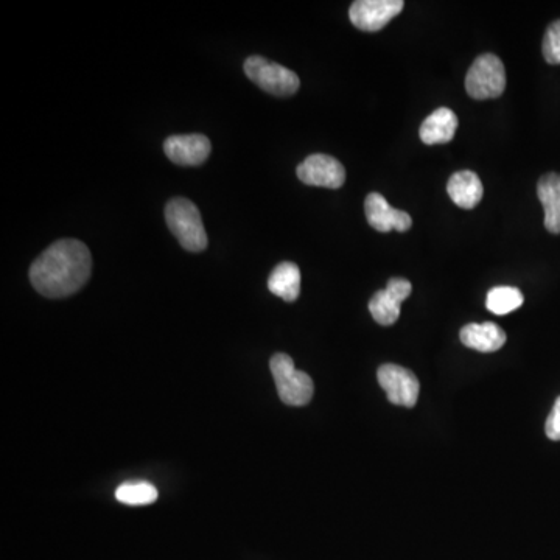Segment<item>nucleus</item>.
<instances>
[{"instance_id": "nucleus-20", "label": "nucleus", "mask_w": 560, "mask_h": 560, "mask_svg": "<svg viewBox=\"0 0 560 560\" xmlns=\"http://www.w3.org/2000/svg\"><path fill=\"white\" fill-rule=\"evenodd\" d=\"M546 436L551 441H560V397L554 403L553 411H551L545 425Z\"/></svg>"}, {"instance_id": "nucleus-17", "label": "nucleus", "mask_w": 560, "mask_h": 560, "mask_svg": "<svg viewBox=\"0 0 560 560\" xmlns=\"http://www.w3.org/2000/svg\"><path fill=\"white\" fill-rule=\"evenodd\" d=\"M522 291L514 287H495L487 293L486 307L494 315L503 316L522 307Z\"/></svg>"}, {"instance_id": "nucleus-7", "label": "nucleus", "mask_w": 560, "mask_h": 560, "mask_svg": "<svg viewBox=\"0 0 560 560\" xmlns=\"http://www.w3.org/2000/svg\"><path fill=\"white\" fill-rule=\"evenodd\" d=\"M403 0H357L350 5V22L363 32H378L402 13Z\"/></svg>"}, {"instance_id": "nucleus-5", "label": "nucleus", "mask_w": 560, "mask_h": 560, "mask_svg": "<svg viewBox=\"0 0 560 560\" xmlns=\"http://www.w3.org/2000/svg\"><path fill=\"white\" fill-rule=\"evenodd\" d=\"M245 74L260 89L277 97H290L301 86V81L293 70L265 60L263 56H249L245 61Z\"/></svg>"}, {"instance_id": "nucleus-9", "label": "nucleus", "mask_w": 560, "mask_h": 560, "mask_svg": "<svg viewBox=\"0 0 560 560\" xmlns=\"http://www.w3.org/2000/svg\"><path fill=\"white\" fill-rule=\"evenodd\" d=\"M364 212H366L369 226L378 232H406L413 224L410 214H406L403 210L392 209L385 196L377 192L369 193L366 196Z\"/></svg>"}, {"instance_id": "nucleus-10", "label": "nucleus", "mask_w": 560, "mask_h": 560, "mask_svg": "<svg viewBox=\"0 0 560 560\" xmlns=\"http://www.w3.org/2000/svg\"><path fill=\"white\" fill-rule=\"evenodd\" d=\"M210 140L203 134L172 136L165 140L164 151L170 161L181 167H196L209 158Z\"/></svg>"}, {"instance_id": "nucleus-8", "label": "nucleus", "mask_w": 560, "mask_h": 560, "mask_svg": "<svg viewBox=\"0 0 560 560\" xmlns=\"http://www.w3.org/2000/svg\"><path fill=\"white\" fill-rule=\"evenodd\" d=\"M298 178L307 186L340 189L346 181V170L329 154H312L298 165Z\"/></svg>"}, {"instance_id": "nucleus-3", "label": "nucleus", "mask_w": 560, "mask_h": 560, "mask_svg": "<svg viewBox=\"0 0 560 560\" xmlns=\"http://www.w3.org/2000/svg\"><path fill=\"white\" fill-rule=\"evenodd\" d=\"M270 368L277 394L282 402L290 406H304L312 400L315 392L312 377L294 368V361L290 355H273Z\"/></svg>"}, {"instance_id": "nucleus-18", "label": "nucleus", "mask_w": 560, "mask_h": 560, "mask_svg": "<svg viewBox=\"0 0 560 560\" xmlns=\"http://www.w3.org/2000/svg\"><path fill=\"white\" fill-rule=\"evenodd\" d=\"M158 489L147 481H136V483H123L117 487L116 498L120 503L128 506H147L158 500Z\"/></svg>"}, {"instance_id": "nucleus-12", "label": "nucleus", "mask_w": 560, "mask_h": 560, "mask_svg": "<svg viewBox=\"0 0 560 560\" xmlns=\"http://www.w3.org/2000/svg\"><path fill=\"white\" fill-rule=\"evenodd\" d=\"M447 193L456 206L461 209H473L483 200V182L475 172L461 170L453 173L448 179Z\"/></svg>"}, {"instance_id": "nucleus-6", "label": "nucleus", "mask_w": 560, "mask_h": 560, "mask_svg": "<svg viewBox=\"0 0 560 560\" xmlns=\"http://www.w3.org/2000/svg\"><path fill=\"white\" fill-rule=\"evenodd\" d=\"M378 383L392 405L413 408L419 399L420 383L410 369L397 364H383L377 372Z\"/></svg>"}, {"instance_id": "nucleus-11", "label": "nucleus", "mask_w": 560, "mask_h": 560, "mask_svg": "<svg viewBox=\"0 0 560 560\" xmlns=\"http://www.w3.org/2000/svg\"><path fill=\"white\" fill-rule=\"evenodd\" d=\"M459 338H461L464 346L483 352V354L497 352L508 340L506 332L494 322L467 324V326L462 327Z\"/></svg>"}, {"instance_id": "nucleus-1", "label": "nucleus", "mask_w": 560, "mask_h": 560, "mask_svg": "<svg viewBox=\"0 0 560 560\" xmlns=\"http://www.w3.org/2000/svg\"><path fill=\"white\" fill-rule=\"evenodd\" d=\"M91 273L92 257L88 246L66 238L50 245L33 262L30 280L42 296L60 299L81 290Z\"/></svg>"}, {"instance_id": "nucleus-16", "label": "nucleus", "mask_w": 560, "mask_h": 560, "mask_svg": "<svg viewBox=\"0 0 560 560\" xmlns=\"http://www.w3.org/2000/svg\"><path fill=\"white\" fill-rule=\"evenodd\" d=\"M402 302L399 296L385 288V290L377 291L374 294V298L369 302V312L378 324L392 326L399 319Z\"/></svg>"}, {"instance_id": "nucleus-15", "label": "nucleus", "mask_w": 560, "mask_h": 560, "mask_svg": "<svg viewBox=\"0 0 560 560\" xmlns=\"http://www.w3.org/2000/svg\"><path fill=\"white\" fill-rule=\"evenodd\" d=\"M268 288L274 296L287 302L296 301L301 293V270L293 262H282L274 268L268 279Z\"/></svg>"}, {"instance_id": "nucleus-14", "label": "nucleus", "mask_w": 560, "mask_h": 560, "mask_svg": "<svg viewBox=\"0 0 560 560\" xmlns=\"http://www.w3.org/2000/svg\"><path fill=\"white\" fill-rule=\"evenodd\" d=\"M537 196L545 209V228L560 234V175L548 173L537 184Z\"/></svg>"}, {"instance_id": "nucleus-4", "label": "nucleus", "mask_w": 560, "mask_h": 560, "mask_svg": "<svg viewBox=\"0 0 560 560\" xmlns=\"http://www.w3.org/2000/svg\"><path fill=\"white\" fill-rule=\"evenodd\" d=\"M506 89V69L494 53L478 56L466 75V91L475 100L498 98Z\"/></svg>"}, {"instance_id": "nucleus-13", "label": "nucleus", "mask_w": 560, "mask_h": 560, "mask_svg": "<svg viewBox=\"0 0 560 560\" xmlns=\"http://www.w3.org/2000/svg\"><path fill=\"white\" fill-rule=\"evenodd\" d=\"M458 130V117L450 108L431 112L420 126L419 136L425 145L448 144Z\"/></svg>"}, {"instance_id": "nucleus-2", "label": "nucleus", "mask_w": 560, "mask_h": 560, "mask_svg": "<svg viewBox=\"0 0 560 560\" xmlns=\"http://www.w3.org/2000/svg\"><path fill=\"white\" fill-rule=\"evenodd\" d=\"M165 221L182 248L201 252L207 248V234L200 210L186 198H173L165 207Z\"/></svg>"}, {"instance_id": "nucleus-19", "label": "nucleus", "mask_w": 560, "mask_h": 560, "mask_svg": "<svg viewBox=\"0 0 560 560\" xmlns=\"http://www.w3.org/2000/svg\"><path fill=\"white\" fill-rule=\"evenodd\" d=\"M542 52L546 63L560 64V19L546 28Z\"/></svg>"}]
</instances>
